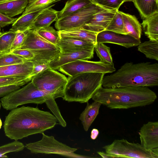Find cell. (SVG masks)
Listing matches in <instances>:
<instances>
[{
  "label": "cell",
  "mask_w": 158,
  "mask_h": 158,
  "mask_svg": "<svg viewBox=\"0 0 158 158\" xmlns=\"http://www.w3.org/2000/svg\"><path fill=\"white\" fill-rule=\"evenodd\" d=\"M57 124L49 112L37 107L23 106L11 110L6 117L3 128L5 135L18 141L33 134L42 133Z\"/></svg>",
  "instance_id": "6da1fadb"
},
{
  "label": "cell",
  "mask_w": 158,
  "mask_h": 158,
  "mask_svg": "<svg viewBox=\"0 0 158 158\" xmlns=\"http://www.w3.org/2000/svg\"><path fill=\"white\" fill-rule=\"evenodd\" d=\"M156 94L147 87L128 86L115 88L101 87L92 98L111 109H127L153 103Z\"/></svg>",
  "instance_id": "7a4b0ae2"
},
{
  "label": "cell",
  "mask_w": 158,
  "mask_h": 158,
  "mask_svg": "<svg viewBox=\"0 0 158 158\" xmlns=\"http://www.w3.org/2000/svg\"><path fill=\"white\" fill-rule=\"evenodd\" d=\"M102 86L118 88L128 86L153 87L158 85V64L127 62L116 72L104 76Z\"/></svg>",
  "instance_id": "3957f363"
},
{
  "label": "cell",
  "mask_w": 158,
  "mask_h": 158,
  "mask_svg": "<svg viewBox=\"0 0 158 158\" xmlns=\"http://www.w3.org/2000/svg\"><path fill=\"white\" fill-rule=\"evenodd\" d=\"M105 73L86 72L69 76L62 98L68 102H87L102 86Z\"/></svg>",
  "instance_id": "277c9868"
},
{
  "label": "cell",
  "mask_w": 158,
  "mask_h": 158,
  "mask_svg": "<svg viewBox=\"0 0 158 158\" xmlns=\"http://www.w3.org/2000/svg\"><path fill=\"white\" fill-rule=\"evenodd\" d=\"M51 96H52L37 89L31 81L22 87L3 96L0 100L3 108L11 110L23 104H42Z\"/></svg>",
  "instance_id": "5b68a950"
},
{
  "label": "cell",
  "mask_w": 158,
  "mask_h": 158,
  "mask_svg": "<svg viewBox=\"0 0 158 158\" xmlns=\"http://www.w3.org/2000/svg\"><path fill=\"white\" fill-rule=\"evenodd\" d=\"M20 48L30 50L34 55V63H49L60 52L59 48L40 36L36 30H27L26 36Z\"/></svg>",
  "instance_id": "8992f818"
},
{
  "label": "cell",
  "mask_w": 158,
  "mask_h": 158,
  "mask_svg": "<svg viewBox=\"0 0 158 158\" xmlns=\"http://www.w3.org/2000/svg\"><path fill=\"white\" fill-rule=\"evenodd\" d=\"M31 81L37 89L51 95L55 99L63 97L68 78L49 68L35 76Z\"/></svg>",
  "instance_id": "52a82bcc"
},
{
  "label": "cell",
  "mask_w": 158,
  "mask_h": 158,
  "mask_svg": "<svg viewBox=\"0 0 158 158\" xmlns=\"http://www.w3.org/2000/svg\"><path fill=\"white\" fill-rule=\"evenodd\" d=\"M40 140L26 144L25 148L33 153L56 154L62 156L77 158H89L76 154L77 149L71 148L56 139L53 136H48L44 132Z\"/></svg>",
  "instance_id": "ba28073f"
},
{
  "label": "cell",
  "mask_w": 158,
  "mask_h": 158,
  "mask_svg": "<svg viewBox=\"0 0 158 158\" xmlns=\"http://www.w3.org/2000/svg\"><path fill=\"white\" fill-rule=\"evenodd\" d=\"M106 152L116 158H158V153L147 149L140 144L126 139H115L102 147Z\"/></svg>",
  "instance_id": "9c48e42d"
},
{
  "label": "cell",
  "mask_w": 158,
  "mask_h": 158,
  "mask_svg": "<svg viewBox=\"0 0 158 158\" xmlns=\"http://www.w3.org/2000/svg\"><path fill=\"white\" fill-rule=\"evenodd\" d=\"M106 9L94 3L70 15L58 18L55 27L58 31L81 27L94 15Z\"/></svg>",
  "instance_id": "30bf717a"
},
{
  "label": "cell",
  "mask_w": 158,
  "mask_h": 158,
  "mask_svg": "<svg viewBox=\"0 0 158 158\" xmlns=\"http://www.w3.org/2000/svg\"><path fill=\"white\" fill-rule=\"evenodd\" d=\"M63 73L72 76L76 74L86 72L112 73L116 70L114 63L108 64L99 61L78 60L60 67L57 69Z\"/></svg>",
  "instance_id": "8fae6325"
},
{
  "label": "cell",
  "mask_w": 158,
  "mask_h": 158,
  "mask_svg": "<svg viewBox=\"0 0 158 158\" xmlns=\"http://www.w3.org/2000/svg\"><path fill=\"white\" fill-rule=\"evenodd\" d=\"M140 144L145 148L158 153V122L144 124L138 132Z\"/></svg>",
  "instance_id": "7c38bea8"
},
{
  "label": "cell",
  "mask_w": 158,
  "mask_h": 158,
  "mask_svg": "<svg viewBox=\"0 0 158 158\" xmlns=\"http://www.w3.org/2000/svg\"><path fill=\"white\" fill-rule=\"evenodd\" d=\"M96 41L97 43L115 44L127 48L138 46L141 43L140 40H137L129 35L106 30L98 34Z\"/></svg>",
  "instance_id": "4fadbf2b"
},
{
  "label": "cell",
  "mask_w": 158,
  "mask_h": 158,
  "mask_svg": "<svg viewBox=\"0 0 158 158\" xmlns=\"http://www.w3.org/2000/svg\"><path fill=\"white\" fill-rule=\"evenodd\" d=\"M94 48L82 51L60 52L49 63L50 67L55 70L61 66L78 60H88L94 57Z\"/></svg>",
  "instance_id": "5bb4252c"
},
{
  "label": "cell",
  "mask_w": 158,
  "mask_h": 158,
  "mask_svg": "<svg viewBox=\"0 0 158 158\" xmlns=\"http://www.w3.org/2000/svg\"><path fill=\"white\" fill-rule=\"evenodd\" d=\"M116 11L106 9L98 12L81 27L98 34L106 30Z\"/></svg>",
  "instance_id": "9a60e30c"
},
{
  "label": "cell",
  "mask_w": 158,
  "mask_h": 158,
  "mask_svg": "<svg viewBox=\"0 0 158 158\" xmlns=\"http://www.w3.org/2000/svg\"><path fill=\"white\" fill-rule=\"evenodd\" d=\"M34 65L32 60H27L22 63L0 67V77L17 76L30 77Z\"/></svg>",
  "instance_id": "2e32d148"
},
{
  "label": "cell",
  "mask_w": 158,
  "mask_h": 158,
  "mask_svg": "<svg viewBox=\"0 0 158 158\" xmlns=\"http://www.w3.org/2000/svg\"><path fill=\"white\" fill-rule=\"evenodd\" d=\"M56 45L63 53L82 51L94 48L93 43L72 39H60Z\"/></svg>",
  "instance_id": "e0dca14e"
},
{
  "label": "cell",
  "mask_w": 158,
  "mask_h": 158,
  "mask_svg": "<svg viewBox=\"0 0 158 158\" xmlns=\"http://www.w3.org/2000/svg\"><path fill=\"white\" fill-rule=\"evenodd\" d=\"M55 4H52L39 10L22 15L12 24V27L9 31L16 32L18 31H23L32 28L35 20L37 17L47 8L53 6Z\"/></svg>",
  "instance_id": "ac0fdd59"
},
{
  "label": "cell",
  "mask_w": 158,
  "mask_h": 158,
  "mask_svg": "<svg viewBox=\"0 0 158 158\" xmlns=\"http://www.w3.org/2000/svg\"><path fill=\"white\" fill-rule=\"evenodd\" d=\"M59 32L60 39L69 38L86 40L93 43L95 45L97 43L98 33L81 27L59 31Z\"/></svg>",
  "instance_id": "d6986e66"
},
{
  "label": "cell",
  "mask_w": 158,
  "mask_h": 158,
  "mask_svg": "<svg viewBox=\"0 0 158 158\" xmlns=\"http://www.w3.org/2000/svg\"><path fill=\"white\" fill-rule=\"evenodd\" d=\"M28 0H13L0 3V12L11 18L24 11Z\"/></svg>",
  "instance_id": "ffe728a7"
},
{
  "label": "cell",
  "mask_w": 158,
  "mask_h": 158,
  "mask_svg": "<svg viewBox=\"0 0 158 158\" xmlns=\"http://www.w3.org/2000/svg\"><path fill=\"white\" fill-rule=\"evenodd\" d=\"M101 105L100 102L95 101L91 104L87 102L85 108L81 113L79 117V119L85 131H88L98 114L99 108Z\"/></svg>",
  "instance_id": "44dd1931"
},
{
  "label": "cell",
  "mask_w": 158,
  "mask_h": 158,
  "mask_svg": "<svg viewBox=\"0 0 158 158\" xmlns=\"http://www.w3.org/2000/svg\"><path fill=\"white\" fill-rule=\"evenodd\" d=\"M49 7L41 12L36 18L31 29L37 30L50 26L58 18L59 11Z\"/></svg>",
  "instance_id": "7402d4cb"
},
{
  "label": "cell",
  "mask_w": 158,
  "mask_h": 158,
  "mask_svg": "<svg viewBox=\"0 0 158 158\" xmlns=\"http://www.w3.org/2000/svg\"><path fill=\"white\" fill-rule=\"evenodd\" d=\"M122 14L126 35L140 40L142 34V26L134 15L121 11Z\"/></svg>",
  "instance_id": "603a6c76"
},
{
  "label": "cell",
  "mask_w": 158,
  "mask_h": 158,
  "mask_svg": "<svg viewBox=\"0 0 158 158\" xmlns=\"http://www.w3.org/2000/svg\"><path fill=\"white\" fill-rule=\"evenodd\" d=\"M133 2L143 19L158 12V0H134Z\"/></svg>",
  "instance_id": "cb8c5ba5"
},
{
  "label": "cell",
  "mask_w": 158,
  "mask_h": 158,
  "mask_svg": "<svg viewBox=\"0 0 158 158\" xmlns=\"http://www.w3.org/2000/svg\"><path fill=\"white\" fill-rule=\"evenodd\" d=\"M141 25L149 40L158 41V12L143 19Z\"/></svg>",
  "instance_id": "d4e9b609"
},
{
  "label": "cell",
  "mask_w": 158,
  "mask_h": 158,
  "mask_svg": "<svg viewBox=\"0 0 158 158\" xmlns=\"http://www.w3.org/2000/svg\"><path fill=\"white\" fill-rule=\"evenodd\" d=\"M93 3L90 0H68L64 8L59 11L58 18L70 15Z\"/></svg>",
  "instance_id": "484cf974"
},
{
  "label": "cell",
  "mask_w": 158,
  "mask_h": 158,
  "mask_svg": "<svg viewBox=\"0 0 158 158\" xmlns=\"http://www.w3.org/2000/svg\"><path fill=\"white\" fill-rule=\"evenodd\" d=\"M138 46V50L147 58L158 61V41L149 40L141 43Z\"/></svg>",
  "instance_id": "4316f807"
},
{
  "label": "cell",
  "mask_w": 158,
  "mask_h": 158,
  "mask_svg": "<svg viewBox=\"0 0 158 158\" xmlns=\"http://www.w3.org/2000/svg\"><path fill=\"white\" fill-rule=\"evenodd\" d=\"M105 30L126 35L123 16L120 11L118 10L116 11Z\"/></svg>",
  "instance_id": "83f0119b"
},
{
  "label": "cell",
  "mask_w": 158,
  "mask_h": 158,
  "mask_svg": "<svg viewBox=\"0 0 158 158\" xmlns=\"http://www.w3.org/2000/svg\"><path fill=\"white\" fill-rule=\"evenodd\" d=\"M16 32L9 31L0 35V54L9 52Z\"/></svg>",
  "instance_id": "f1b7e54d"
},
{
  "label": "cell",
  "mask_w": 158,
  "mask_h": 158,
  "mask_svg": "<svg viewBox=\"0 0 158 158\" xmlns=\"http://www.w3.org/2000/svg\"><path fill=\"white\" fill-rule=\"evenodd\" d=\"M36 31L40 36L54 45H56L60 39L59 31L56 30L52 27L50 26Z\"/></svg>",
  "instance_id": "f546056e"
},
{
  "label": "cell",
  "mask_w": 158,
  "mask_h": 158,
  "mask_svg": "<svg viewBox=\"0 0 158 158\" xmlns=\"http://www.w3.org/2000/svg\"><path fill=\"white\" fill-rule=\"evenodd\" d=\"M94 50L101 62L110 64L113 63L109 47L104 43H97L94 45Z\"/></svg>",
  "instance_id": "4dcf8cb0"
},
{
  "label": "cell",
  "mask_w": 158,
  "mask_h": 158,
  "mask_svg": "<svg viewBox=\"0 0 158 158\" xmlns=\"http://www.w3.org/2000/svg\"><path fill=\"white\" fill-rule=\"evenodd\" d=\"M30 76H17L0 77V87L12 85H25L31 81Z\"/></svg>",
  "instance_id": "1f68e13d"
},
{
  "label": "cell",
  "mask_w": 158,
  "mask_h": 158,
  "mask_svg": "<svg viewBox=\"0 0 158 158\" xmlns=\"http://www.w3.org/2000/svg\"><path fill=\"white\" fill-rule=\"evenodd\" d=\"M61 0H28V3L22 15L31 13L47 7Z\"/></svg>",
  "instance_id": "d6a6232c"
},
{
  "label": "cell",
  "mask_w": 158,
  "mask_h": 158,
  "mask_svg": "<svg viewBox=\"0 0 158 158\" xmlns=\"http://www.w3.org/2000/svg\"><path fill=\"white\" fill-rule=\"evenodd\" d=\"M45 103L56 118L57 123L63 127H65L66 126V123L61 114L55 99L53 96H51L46 100Z\"/></svg>",
  "instance_id": "836d02e7"
},
{
  "label": "cell",
  "mask_w": 158,
  "mask_h": 158,
  "mask_svg": "<svg viewBox=\"0 0 158 158\" xmlns=\"http://www.w3.org/2000/svg\"><path fill=\"white\" fill-rule=\"evenodd\" d=\"M25 147V145L23 143L15 140L1 146H0V157H8L6 154L21 151Z\"/></svg>",
  "instance_id": "e575fe53"
},
{
  "label": "cell",
  "mask_w": 158,
  "mask_h": 158,
  "mask_svg": "<svg viewBox=\"0 0 158 158\" xmlns=\"http://www.w3.org/2000/svg\"><path fill=\"white\" fill-rule=\"evenodd\" d=\"M26 60L20 56L10 52L0 55V67L23 63Z\"/></svg>",
  "instance_id": "d590c367"
},
{
  "label": "cell",
  "mask_w": 158,
  "mask_h": 158,
  "mask_svg": "<svg viewBox=\"0 0 158 158\" xmlns=\"http://www.w3.org/2000/svg\"><path fill=\"white\" fill-rule=\"evenodd\" d=\"M93 2L106 9L117 11L124 0H94Z\"/></svg>",
  "instance_id": "8d00e7d4"
},
{
  "label": "cell",
  "mask_w": 158,
  "mask_h": 158,
  "mask_svg": "<svg viewBox=\"0 0 158 158\" xmlns=\"http://www.w3.org/2000/svg\"><path fill=\"white\" fill-rule=\"evenodd\" d=\"M27 31H18L16 32V35L13 42L10 52L20 48L22 47L26 36Z\"/></svg>",
  "instance_id": "74e56055"
},
{
  "label": "cell",
  "mask_w": 158,
  "mask_h": 158,
  "mask_svg": "<svg viewBox=\"0 0 158 158\" xmlns=\"http://www.w3.org/2000/svg\"><path fill=\"white\" fill-rule=\"evenodd\" d=\"M9 52L20 56L27 60H32L34 57L32 52L27 49L19 48Z\"/></svg>",
  "instance_id": "f35d334b"
},
{
  "label": "cell",
  "mask_w": 158,
  "mask_h": 158,
  "mask_svg": "<svg viewBox=\"0 0 158 158\" xmlns=\"http://www.w3.org/2000/svg\"><path fill=\"white\" fill-rule=\"evenodd\" d=\"M49 64L46 63H34L32 72L30 75V77L32 79L36 75L45 70L50 68Z\"/></svg>",
  "instance_id": "ab89813d"
},
{
  "label": "cell",
  "mask_w": 158,
  "mask_h": 158,
  "mask_svg": "<svg viewBox=\"0 0 158 158\" xmlns=\"http://www.w3.org/2000/svg\"><path fill=\"white\" fill-rule=\"evenodd\" d=\"M22 85H12L0 87V97H3L10 92L23 86Z\"/></svg>",
  "instance_id": "60d3db41"
},
{
  "label": "cell",
  "mask_w": 158,
  "mask_h": 158,
  "mask_svg": "<svg viewBox=\"0 0 158 158\" xmlns=\"http://www.w3.org/2000/svg\"><path fill=\"white\" fill-rule=\"evenodd\" d=\"M17 19L9 17L0 12V28L13 24Z\"/></svg>",
  "instance_id": "b9f144b4"
},
{
  "label": "cell",
  "mask_w": 158,
  "mask_h": 158,
  "mask_svg": "<svg viewBox=\"0 0 158 158\" xmlns=\"http://www.w3.org/2000/svg\"><path fill=\"white\" fill-rule=\"evenodd\" d=\"M97 153L101 157L103 158H114L116 157L106 152H98Z\"/></svg>",
  "instance_id": "7bdbcfd3"
},
{
  "label": "cell",
  "mask_w": 158,
  "mask_h": 158,
  "mask_svg": "<svg viewBox=\"0 0 158 158\" xmlns=\"http://www.w3.org/2000/svg\"><path fill=\"white\" fill-rule=\"evenodd\" d=\"M99 134V131L97 129L94 128L91 131L90 138L93 140L95 139Z\"/></svg>",
  "instance_id": "ee69618b"
},
{
  "label": "cell",
  "mask_w": 158,
  "mask_h": 158,
  "mask_svg": "<svg viewBox=\"0 0 158 158\" xmlns=\"http://www.w3.org/2000/svg\"><path fill=\"white\" fill-rule=\"evenodd\" d=\"M2 126V122L1 119V118H0V130Z\"/></svg>",
  "instance_id": "f6af8a7d"
},
{
  "label": "cell",
  "mask_w": 158,
  "mask_h": 158,
  "mask_svg": "<svg viewBox=\"0 0 158 158\" xmlns=\"http://www.w3.org/2000/svg\"><path fill=\"white\" fill-rule=\"evenodd\" d=\"M11 0H0V3L2 2H6V1H11Z\"/></svg>",
  "instance_id": "bcb514c9"
},
{
  "label": "cell",
  "mask_w": 158,
  "mask_h": 158,
  "mask_svg": "<svg viewBox=\"0 0 158 158\" xmlns=\"http://www.w3.org/2000/svg\"><path fill=\"white\" fill-rule=\"evenodd\" d=\"M134 0H124V2H133Z\"/></svg>",
  "instance_id": "7dc6e473"
},
{
  "label": "cell",
  "mask_w": 158,
  "mask_h": 158,
  "mask_svg": "<svg viewBox=\"0 0 158 158\" xmlns=\"http://www.w3.org/2000/svg\"><path fill=\"white\" fill-rule=\"evenodd\" d=\"M0 109H1V106H2V105H1V100H0Z\"/></svg>",
  "instance_id": "c3c4849f"
},
{
  "label": "cell",
  "mask_w": 158,
  "mask_h": 158,
  "mask_svg": "<svg viewBox=\"0 0 158 158\" xmlns=\"http://www.w3.org/2000/svg\"><path fill=\"white\" fill-rule=\"evenodd\" d=\"M2 32L1 31V28H0V35L1 34Z\"/></svg>",
  "instance_id": "681fc988"
},
{
  "label": "cell",
  "mask_w": 158,
  "mask_h": 158,
  "mask_svg": "<svg viewBox=\"0 0 158 158\" xmlns=\"http://www.w3.org/2000/svg\"><path fill=\"white\" fill-rule=\"evenodd\" d=\"M91 0V1H92L93 2V1H94V0ZM93 3H94V2H93Z\"/></svg>",
  "instance_id": "f907efd6"
},
{
  "label": "cell",
  "mask_w": 158,
  "mask_h": 158,
  "mask_svg": "<svg viewBox=\"0 0 158 158\" xmlns=\"http://www.w3.org/2000/svg\"></svg>",
  "instance_id": "816d5d0a"
}]
</instances>
